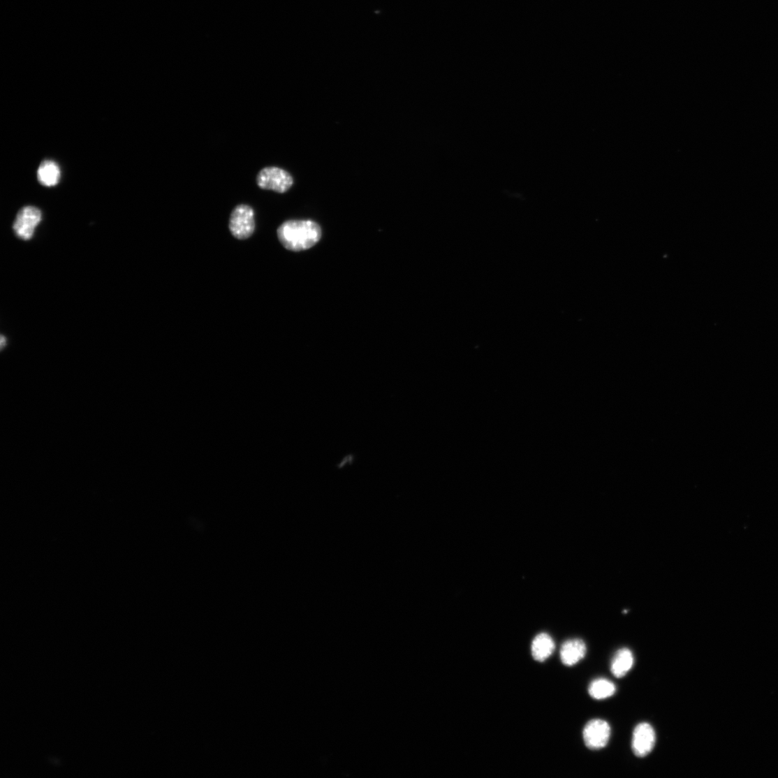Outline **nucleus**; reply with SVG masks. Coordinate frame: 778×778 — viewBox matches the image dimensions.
<instances>
[{"label": "nucleus", "instance_id": "f03ea898", "mask_svg": "<svg viewBox=\"0 0 778 778\" xmlns=\"http://www.w3.org/2000/svg\"><path fill=\"white\" fill-rule=\"evenodd\" d=\"M228 228L236 239L244 240L249 238L256 230L254 209L248 205H237L231 214Z\"/></svg>", "mask_w": 778, "mask_h": 778}, {"label": "nucleus", "instance_id": "7ed1b4c3", "mask_svg": "<svg viewBox=\"0 0 778 778\" xmlns=\"http://www.w3.org/2000/svg\"><path fill=\"white\" fill-rule=\"evenodd\" d=\"M257 184L261 189L284 193L292 187L293 179L287 171L280 168L267 167L258 173Z\"/></svg>", "mask_w": 778, "mask_h": 778}, {"label": "nucleus", "instance_id": "39448f33", "mask_svg": "<svg viewBox=\"0 0 778 778\" xmlns=\"http://www.w3.org/2000/svg\"><path fill=\"white\" fill-rule=\"evenodd\" d=\"M41 218V212L38 209L34 207L22 208L18 212L13 225L17 237L24 240H31Z\"/></svg>", "mask_w": 778, "mask_h": 778}, {"label": "nucleus", "instance_id": "9d476101", "mask_svg": "<svg viewBox=\"0 0 778 778\" xmlns=\"http://www.w3.org/2000/svg\"><path fill=\"white\" fill-rule=\"evenodd\" d=\"M37 176L41 184L47 187H52L58 184L61 177V172L55 162L52 161V160H45L38 168Z\"/></svg>", "mask_w": 778, "mask_h": 778}, {"label": "nucleus", "instance_id": "20e7f679", "mask_svg": "<svg viewBox=\"0 0 778 778\" xmlns=\"http://www.w3.org/2000/svg\"><path fill=\"white\" fill-rule=\"evenodd\" d=\"M611 735L609 724L602 719H594L585 726L583 739L587 748L592 750L601 749L607 746Z\"/></svg>", "mask_w": 778, "mask_h": 778}, {"label": "nucleus", "instance_id": "6e6552de", "mask_svg": "<svg viewBox=\"0 0 778 778\" xmlns=\"http://www.w3.org/2000/svg\"><path fill=\"white\" fill-rule=\"evenodd\" d=\"M634 663V657L632 652L623 648L617 651L611 661L610 670L617 678H622L632 669Z\"/></svg>", "mask_w": 778, "mask_h": 778}, {"label": "nucleus", "instance_id": "f257e3e1", "mask_svg": "<svg viewBox=\"0 0 778 778\" xmlns=\"http://www.w3.org/2000/svg\"><path fill=\"white\" fill-rule=\"evenodd\" d=\"M281 244L288 250L302 251L316 244L322 237L321 228L311 220H289L277 231Z\"/></svg>", "mask_w": 778, "mask_h": 778}, {"label": "nucleus", "instance_id": "1a4fd4ad", "mask_svg": "<svg viewBox=\"0 0 778 778\" xmlns=\"http://www.w3.org/2000/svg\"><path fill=\"white\" fill-rule=\"evenodd\" d=\"M555 649L552 638L547 633H540L533 640L532 655L535 660L544 661L550 657Z\"/></svg>", "mask_w": 778, "mask_h": 778}, {"label": "nucleus", "instance_id": "423d86ee", "mask_svg": "<svg viewBox=\"0 0 778 778\" xmlns=\"http://www.w3.org/2000/svg\"><path fill=\"white\" fill-rule=\"evenodd\" d=\"M656 744V733L654 728L648 723H640L633 731L632 750L638 758L647 757L653 750Z\"/></svg>", "mask_w": 778, "mask_h": 778}, {"label": "nucleus", "instance_id": "9b49d317", "mask_svg": "<svg viewBox=\"0 0 778 778\" xmlns=\"http://www.w3.org/2000/svg\"><path fill=\"white\" fill-rule=\"evenodd\" d=\"M588 691L592 698L604 700L612 696L616 692V688L608 680L599 678L591 682Z\"/></svg>", "mask_w": 778, "mask_h": 778}, {"label": "nucleus", "instance_id": "f8f14e48", "mask_svg": "<svg viewBox=\"0 0 778 778\" xmlns=\"http://www.w3.org/2000/svg\"><path fill=\"white\" fill-rule=\"evenodd\" d=\"M5 342H6V339L4 338L3 336H2V337H1V347H2V348L5 346V344H4Z\"/></svg>", "mask_w": 778, "mask_h": 778}, {"label": "nucleus", "instance_id": "0eeeda50", "mask_svg": "<svg viewBox=\"0 0 778 778\" xmlns=\"http://www.w3.org/2000/svg\"><path fill=\"white\" fill-rule=\"evenodd\" d=\"M587 654V647L582 639H570L565 642L561 649V660L564 666L571 667L577 665Z\"/></svg>", "mask_w": 778, "mask_h": 778}]
</instances>
